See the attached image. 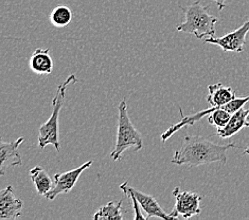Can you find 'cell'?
Listing matches in <instances>:
<instances>
[{
    "label": "cell",
    "mask_w": 249,
    "mask_h": 220,
    "mask_svg": "<svg viewBox=\"0 0 249 220\" xmlns=\"http://www.w3.org/2000/svg\"><path fill=\"white\" fill-rule=\"evenodd\" d=\"M230 148H239V146L234 142L222 145L203 136L186 135L180 148L175 151L172 163L188 165L190 168L214 162L226 164L227 151Z\"/></svg>",
    "instance_id": "1"
},
{
    "label": "cell",
    "mask_w": 249,
    "mask_h": 220,
    "mask_svg": "<svg viewBox=\"0 0 249 220\" xmlns=\"http://www.w3.org/2000/svg\"><path fill=\"white\" fill-rule=\"evenodd\" d=\"M185 13V21L176 26L177 31L193 34L196 38L201 39L205 36H215V25L218 21L215 16L209 13L208 7L201 5L199 0L182 8Z\"/></svg>",
    "instance_id": "2"
},
{
    "label": "cell",
    "mask_w": 249,
    "mask_h": 220,
    "mask_svg": "<svg viewBox=\"0 0 249 220\" xmlns=\"http://www.w3.org/2000/svg\"><path fill=\"white\" fill-rule=\"evenodd\" d=\"M118 110H119V117H118L117 140L114 151L110 153V158L115 161H120L123 152L129 148H133L134 152H138L143 146L141 134L135 128L129 118L125 99L121 101L118 106Z\"/></svg>",
    "instance_id": "3"
},
{
    "label": "cell",
    "mask_w": 249,
    "mask_h": 220,
    "mask_svg": "<svg viewBox=\"0 0 249 220\" xmlns=\"http://www.w3.org/2000/svg\"><path fill=\"white\" fill-rule=\"evenodd\" d=\"M78 81L75 74H70L66 80H65L61 85H58L55 96L52 100V114L49 118V120L41 125L39 128V135H38V146L44 148L48 145H53L55 150L60 152L61 145L58 141V117H60V111L64 104L65 94H66L67 87L71 83H75Z\"/></svg>",
    "instance_id": "4"
},
{
    "label": "cell",
    "mask_w": 249,
    "mask_h": 220,
    "mask_svg": "<svg viewBox=\"0 0 249 220\" xmlns=\"http://www.w3.org/2000/svg\"><path fill=\"white\" fill-rule=\"evenodd\" d=\"M173 196L175 197V206L170 213L172 219H177L178 217L189 219L200 214V201L203 197L197 193L183 192L177 186L174 188Z\"/></svg>",
    "instance_id": "5"
},
{
    "label": "cell",
    "mask_w": 249,
    "mask_h": 220,
    "mask_svg": "<svg viewBox=\"0 0 249 220\" xmlns=\"http://www.w3.org/2000/svg\"><path fill=\"white\" fill-rule=\"evenodd\" d=\"M249 33V19L234 31L227 33L222 37H208L205 39L206 44H212L221 47L225 52L240 53L244 50L246 36Z\"/></svg>",
    "instance_id": "6"
},
{
    "label": "cell",
    "mask_w": 249,
    "mask_h": 220,
    "mask_svg": "<svg viewBox=\"0 0 249 220\" xmlns=\"http://www.w3.org/2000/svg\"><path fill=\"white\" fill-rule=\"evenodd\" d=\"M93 161L89 160V161L85 162L84 164H82L79 168H76L74 169H71L66 172H62V174H56L54 176V184H53V187L51 191L46 195V198L49 200H54L58 195L62 194H67L72 189L76 182H78L80 176L82 175V172L88 168H90L92 165Z\"/></svg>",
    "instance_id": "7"
},
{
    "label": "cell",
    "mask_w": 249,
    "mask_h": 220,
    "mask_svg": "<svg viewBox=\"0 0 249 220\" xmlns=\"http://www.w3.org/2000/svg\"><path fill=\"white\" fill-rule=\"evenodd\" d=\"M119 187L122 192H129L135 196L136 199L138 200L140 206L146 213V219H150L152 217H158L167 220H172L170 214L165 213V211L159 205L158 201L154 198L153 196L142 193L136 188H133L132 186H128L127 182L122 183Z\"/></svg>",
    "instance_id": "8"
},
{
    "label": "cell",
    "mask_w": 249,
    "mask_h": 220,
    "mask_svg": "<svg viewBox=\"0 0 249 220\" xmlns=\"http://www.w3.org/2000/svg\"><path fill=\"white\" fill-rule=\"evenodd\" d=\"M25 141L23 138H19L13 142L0 141V175L5 174L7 168H14L22 164V159L18 152V147Z\"/></svg>",
    "instance_id": "9"
},
{
    "label": "cell",
    "mask_w": 249,
    "mask_h": 220,
    "mask_svg": "<svg viewBox=\"0 0 249 220\" xmlns=\"http://www.w3.org/2000/svg\"><path fill=\"white\" fill-rule=\"evenodd\" d=\"M22 201L14 197L13 186H7L0 192V219L14 220L21 216Z\"/></svg>",
    "instance_id": "10"
},
{
    "label": "cell",
    "mask_w": 249,
    "mask_h": 220,
    "mask_svg": "<svg viewBox=\"0 0 249 220\" xmlns=\"http://www.w3.org/2000/svg\"><path fill=\"white\" fill-rule=\"evenodd\" d=\"M208 90L209 94L207 97V102L210 104L211 107L224 106L236 98L233 89L224 86L222 83L209 85Z\"/></svg>",
    "instance_id": "11"
},
{
    "label": "cell",
    "mask_w": 249,
    "mask_h": 220,
    "mask_svg": "<svg viewBox=\"0 0 249 220\" xmlns=\"http://www.w3.org/2000/svg\"><path fill=\"white\" fill-rule=\"evenodd\" d=\"M49 49H36L29 59L30 69L36 74H50L53 70V61Z\"/></svg>",
    "instance_id": "12"
},
{
    "label": "cell",
    "mask_w": 249,
    "mask_h": 220,
    "mask_svg": "<svg viewBox=\"0 0 249 220\" xmlns=\"http://www.w3.org/2000/svg\"><path fill=\"white\" fill-rule=\"evenodd\" d=\"M248 115V110L241 108L231 116V118L227 123L226 126L223 128H217L216 135L219 136L221 139H228L231 136L238 134L241 129L244 127H247L246 123V118Z\"/></svg>",
    "instance_id": "13"
},
{
    "label": "cell",
    "mask_w": 249,
    "mask_h": 220,
    "mask_svg": "<svg viewBox=\"0 0 249 220\" xmlns=\"http://www.w3.org/2000/svg\"><path fill=\"white\" fill-rule=\"evenodd\" d=\"M30 177L38 195L46 197V195L51 191L53 184H54L51 177L47 174L46 170L41 166H35V168H33L30 170Z\"/></svg>",
    "instance_id": "14"
},
{
    "label": "cell",
    "mask_w": 249,
    "mask_h": 220,
    "mask_svg": "<svg viewBox=\"0 0 249 220\" xmlns=\"http://www.w3.org/2000/svg\"><path fill=\"white\" fill-rule=\"evenodd\" d=\"M122 210V200L110 201L106 205L101 206L93 215L94 220H122L124 217Z\"/></svg>",
    "instance_id": "15"
},
{
    "label": "cell",
    "mask_w": 249,
    "mask_h": 220,
    "mask_svg": "<svg viewBox=\"0 0 249 220\" xmlns=\"http://www.w3.org/2000/svg\"><path fill=\"white\" fill-rule=\"evenodd\" d=\"M72 12H71L68 7L60 5V7L53 9V11L51 12L50 21L53 26L57 28H63L69 25L71 20H72Z\"/></svg>",
    "instance_id": "16"
},
{
    "label": "cell",
    "mask_w": 249,
    "mask_h": 220,
    "mask_svg": "<svg viewBox=\"0 0 249 220\" xmlns=\"http://www.w3.org/2000/svg\"><path fill=\"white\" fill-rule=\"evenodd\" d=\"M231 116L232 114H230L224 106L214 107V110L208 116V122L216 128H223L229 122Z\"/></svg>",
    "instance_id": "17"
},
{
    "label": "cell",
    "mask_w": 249,
    "mask_h": 220,
    "mask_svg": "<svg viewBox=\"0 0 249 220\" xmlns=\"http://www.w3.org/2000/svg\"><path fill=\"white\" fill-rule=\"evenodd\" d=\"M124 194H125L127 197H129L130 199H132V202H133V207H134V211H135V216H134V219L135 220H138V219H145V220H147L146 219V216H144L143 214H142L141 212H140V209H139V202H138V200L136 199V197L135 196L132 194V193H129V192H123Z\"/></svg>",
    "instance_id": "18"
},
{
    "label": "cell",
    "mask_w": 249,
    "mask_h": 220,
    "mask_svg": "<svg viewBox=\"0 0 249 220\" xmlns=\"http://www.w3.org/2000/svg\"><path fill=\"white\" fill-rule=\"evenodd\" d=\"M212 1H214L217 5V8L219 11H222L225 7H226V1L227 0H212Z\"/></svg>",
    "instance_id": "19"
},
{
    "label": "cell",
    "mask_w": 249,
    "mask_h": 220,
    "mask_svg": "<svg viewBox=\"0 0 249 220\" xmlns=\"http://www.w3.org/2000/svg\"><path fill=\"white\" fill-rule=\"evenodd\" d=\"M246 123H247V127H248L249 126V110H248V115L246 118Z\"/></svg>",
    "instance_id": "20"
},
{
    "label": "cell",
    "mask_w": 249,
    "mask_h": 220,
    "mask_svg": "<svg viewBox=\"0 0 249 220\" xmlns=\"http://www.w3.org/2000/svg\"><path fill=\"white\" fill-rule=\"evenodd\" d=\"M244 154H249V147H247L246 150L244 151Z\"/></svg>",
    "instance_id": "21"
}]
</instances>
